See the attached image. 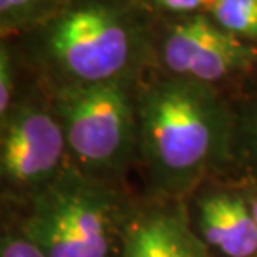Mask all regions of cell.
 <instances>
[{
    "mask_svg": "<svg viewBox=\"0 0 257 257\" xmlns=\"http://www.w3.org/2000/svg\"><path fill=\"white\" fill-rule=\"evenodd\" d=\"M139 151L154 187L181 197L232 157L234 115L210 85L167 77L137 97Z\"/></svg>",
    "mask_w": 257,
    "mask_h": 257,
    "instance_id": "6da1fadb",
    "label": "cell"
},
{
    "mask_svg": "<svg viewBox=\"0 0 257 257\" xmlns=\"http://www.w3.org/2000/svg\"><path fill=\"white\" fill-rule=\"evenodd\" d=\"M27 202L19 234L45 257H112L120 249L128 217L99 177L67 167Z\"/></svg>",
    "mask_w": 257,
    "mask_h": 257,
    "instance_id": "7a4b0ae2",
    "label": "cell"
},
{
    "mask_svg": "<svg viewBox=\"0 0 257 257\" xmlns=\"http://www.w3.org/2000/svg\"><path fill=\"white\" fill-rule=\"evenodd\" d=\"M42 52L62 85L102 84L128 80L139 40L119 9L90 2L49 20L42 34Z\"/></svg>",
    "mask_w": 257,
    "mask_h": 257,
    "instance_id": "3957f363",
    "label": "cell"
},
{
    "mask_svg": "<svg viewBox=\"0 0 257 257\" xmlns=\"http://www.w3.org/2000/svg\"><path fill=\"white\" fill-rule=\"evenodd\" d=\"M54 112L77 169L92 177L119 172L139 147L137 99L128 80L60 85Z\"/></svg>",
    "mask_w": 257,
    "mask_h": 257,
    "instance_id": "277c9868",
    "label": "cell"
},
{
    "mask_svg": "<svg viewBox=\"0 0 257 257\" xmlns=\"http://www.w3.org/2000/svg\"><path fill=\"white\" fill-rule=\"evenodd\" d=\"M69 146L55 112L27 104L2 120L0 172L10 194L30 199L65 171Z\"/></svg>",
    "mask_w": 257,
    "mask_h": 257,
    "instance_id": "5b68a950",
    "label": "cell"
},
{
    "mask_svg": "<svg viewBox=\"0 0 257 257\" xmlns=\"http://www.w3.org/2000/svg\"><path fill=\"white\" fill-rule=\"evenodd\" d=\"M161 55L171 75L212 85L247 72L257 60V49L199 15L172 25Z\"/></svg>",
    "mask_w": 257,
    "mask_h": 257,
    "instance_id": "8992f818",
    "label": "cell"
},
{
    "mask_svg": "<svg viewBox=\"0 0 257 257\" xmlns=\"http://www.w3.org/2000/svg\"><path fill=\"white\" fill-rule=\"evenodd\" d=\"M119 257H210L181 204L149 205L128 217Z\"/></svg>",
    "mask_w": 257,
    "mask_h": 257,
    "instance_id": "52a82bcc",
    "label": "cell"
},
{
    "mask_svg": "<svg viewBox=\"0 0 257 257\" xmlns=\"http://www.w3.org/2000/svg\"><path fill=\"white\" fill-rule=\"evenodd\" d=\"M195 232L222 257H255L257 224L247 192L214 189L195 202Z\"/></svg>",
    "mask_w": 257,
    "mask_h": 257,
    "instance_id": "ba28073f",
    "label": "cell"
},
{
    "mask_svg": "<svg viewBox=\"0 0 257 257\" xmlns=\"http://www.w3.org/2000/svg\"><path fill=\"white\" fill-rule=\"evenodd\" d=\"M210 17L239 39H257V0H212Z\"/></svg>",
    "mask_w": 257,
    "mask_h": 257,
    "instance_id": "9c48e42d",
    "label": "cell"
},
{
    "mask_svg": "<svg viewBox=\"0 0 257 257\" xmlns=\"http://www.w3.org/2000/svg\"><path fill=\"white\" fill-rule=\"evenodd\" d=\"M234 156L257 184V95L244 107L239 119L234 120Z\"/></svg>",
    "mask_w": 257,
    "mask_h": 257,
    "instance_id": "30bf717a",
    "label": "cell"
},
{
    "mask_svg": "<svg viewBox=\"0 0 257 257\" xmlns=\"http://www.w3.org/2000/svg\"><path fill=\"white\" fill-rule=\"evenodd\" d=\"M55 0H0V19L4 29L34 22L52 9Z\"/></svg>",
    "mask_w": 257,
    "mask_h": 257,
    "instance_id": "8fae6325",
    "label": "cell"
},
{
    "mask_svg": "<svg viewBox=\"0 0 257 257\" xmlns=\"http://www.w3.org/2000/svg\"><path fill=\"white\" fill-rule=\"evenodd\" d=\"M14 109V69L10 52L5 47L0 50V117L2 120Z\"/></svg>",
    "mask_w": 257,
    "mask_h": 257,
    "instance_id": "7c38bea8",
    "label": "cell"
},
{
    "mask_svg": "<svg viewBox=\"0 0 257 257\" xmlns=\"http://www.w3.org/2000/svg\"><path fill=\"white\" fill-rule=\"evenodd\" d=\"M0 257H45L22 234H7L0 242Z\"/></svg>",
    "mask_w": 257,
    "mask_h": 257,
    "instance_id": "4fadbf2b",
    "label": "cell"
},
{
    "mask_svg": "<svg viewBox=\"0 0 257 257\" xmlns=\"http://www.w3.org/2000/svg\"><path fill=\"white\" fill-rule=\"evenodd\" d=\"M159 7L171 12H194L205 4V0H152Z\"/></svg>",
    "mask_w": 257,
    "mask_h": 257,
    "instance_id": "5bb4252c",
    "label": "cell"
},
{
    "mask_svg": "<svg viewBox=\"0 0 257 257\" xmlns=\"http://www.w3.org/2000/svg\"><path fill=\"white\" fill-rule=\"evenodd\" d=\"M249 200H250V207H252V214H254V219L257 224V189H255V192L249 194Z\"/></svg>",
    "mask_w": 257,
    "mask_h": 257,
    "instance_id": "9a60e30c",
    "label": "cell"
},
{
    "mask_svg": "<svg viewBox=\"0 0 257 257\" xmlns=\"http://www.w3.org/2000/svg\"><path fill=\"white\" fill-rule=\"evenodd\" d=\"M255 257H257V255H255Z\"/></svg>",
    "mask_w": 257,
    "mask_h": 257,
    "instance_id": "2e32d148",
    "label": "cell"
}]
</instances>
